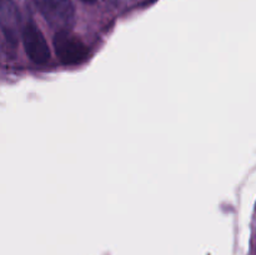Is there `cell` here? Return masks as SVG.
Segmentation results:
<instances>
[{"instance_id": "obj_1", "label": "cell", "mask_w": 256, "mask_h": 255, "mask_svg": "<svg viewBox=\"0 0 256 255\" xmlns=\"http://www.w3.org/2000/svg\"><path fill=\"white\" fill-rule=\"evenodd\" d=\"M44 18L45 22L52 28L60 30H70L75 22V9L72 0H32Z\"/></svg>"}, {"instance_id": "obj_2", "label": "cell", "mask_w": 256, "mask_h": 255, "mask_svg": "<svg viewBox=\"0 0 256 255\" xmlns=\"http://www.w3.org/2000/svg\"><path fill=\"white\" fill-rule=\"evenodd\" d=\"M55 54L64 65H78L89 56V48L69 30H60L52 38Z\"/></svg>"}, {"instance_id": "obj_3", "label": "cell", "mask_w": 256, "mask_h": 255, "mask_svg": "<svg viewBox=\"0 0 256 255\" xmlns=\"http://www.w3.org/2000/svg\"><path fill=\"white\" fill-rule=\"evenodd\" d=\"M22 45L26 55L32 62L44 65L50 59V48L42 30L32 22L25 24L22 30Z\"/></svg>"}, {"instance_id": "obj_4", "label": "cell", "mask_w": 256, "mask_h": 255, "mask_svg": "<svg viewBox=\"0 0 256 255\" xmlns=\"http://www.w3.org/2000/svg\"><path fill=\"white\" fill-rule=\"evenodd\" d=\"M20 14L14 0H0V30L10 46L18 44Z\"/></svg>"}, {"instance_id": "obj_5", "label": "cell", "mask_w": 256, "mask_h": 255, "mask_svg": "<svg viewBox=\"0 0 256 255\" xmlns=\"http://www.w3.org/2000/svg\"><path fill=\"white\" fill-rule=\"evenodd\" d=\"M82 2H85V4H94L95 2H96V0H82Z\"/></svg>"}]
</instances>
